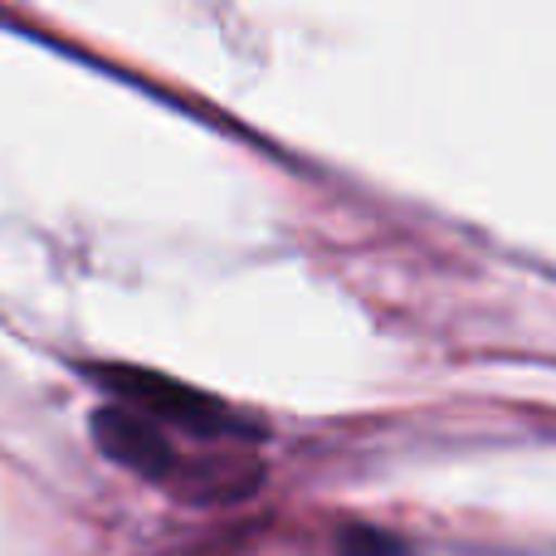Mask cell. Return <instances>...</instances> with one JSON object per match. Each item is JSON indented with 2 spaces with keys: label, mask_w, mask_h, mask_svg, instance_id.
Listing matches in <instances>:
<instances>
[]
</instances>
